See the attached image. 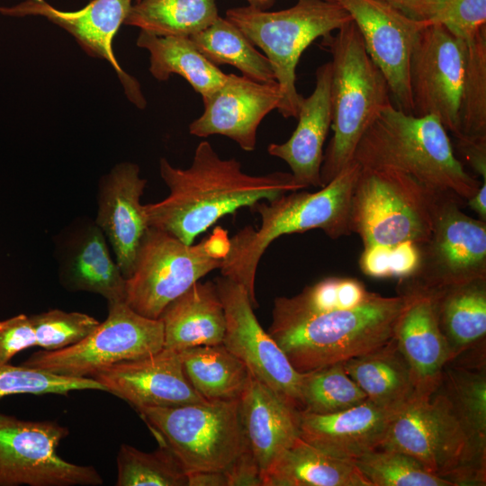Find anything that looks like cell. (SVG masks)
<instances>
[{"instance_id":"6da1fadb","label":"cell","mask_w":486,"mask_h":486,"mask_svg":"<svg viewBox=\"0 0 486 486\" xmlns=\"http://www.w3.org/2000/svg\"><path fill=\"white\" fill-rule=\"evenodd\" d=\"M159 173L169 194L144 205L148 226L185 244H193L220 218L240 208L301 190L291 173H244L239 161L220 158L208 141L198 144L189 167H175L162 158Z\"/></svg>"},{"instance_id":"c3c4849f","label":"cell","mask_w":486,"mask_h":486,"mask_svg":"<svg viewBox=\"0 0 486 486\" xmlns=\"http://www.w3.org/2000/svg\"><path fill=\"white\" fill-rule=\"evenodd\" d=\"M466 206L475 212L480 220L486 221V181L482 182L475 194L468 199Z\"/></svg>"},{"instance_id":"5bb4252c","label":"cell","mask_w":486,"mask_h":486,"mask_svg":"<svg viewBox=\"0 0 486 486\" xmlns=\"http://www.w3.org/2000/svg\"><path fill=\"white\" fill-rule=\"evenodd\" d=\"M214 283L226 319L223 345L246 364L252 376L286 404L302 411V374L293 368L283 349L261 327L247 290L222 275Z\"/></svg>"},{"instance_id":"9c48e42d","label":"cell","mask_w":486,"mask_h":486,"mask_svg":"<svg viewBox=\"0 0 486 486\" xmlns=\"http://www.w3.org/2000/svg\"><path fill=\"white\" fill-rule=\"evenodd\" d=\"M439 197L405 174L361 166L351 199V232L364 248L420 246L431 234Z\"/></svg>"},{"instance_id":"8992f818","label":"cell","mask_w":486,"mask_h":486,"mask_svg":"<svg viewBox=\"0 0 486 486\" xmlns=\"http://www.w3.org/2000/svg\"><path fill=\"white\" fill-rule=\"evenodd\" d=\"M225 18L265 52L281 91L276 110L286 119L297 118L303 97L296 88V67L303 51L352 21L341 4L329 0H298L290 8L272 12L235 7L226 11Z\"/></svg>"},{"instance_id":"4fadbf2b","label":"cell","mask_w":486,"mask_h":486,"mask_svg":"<svg viewBox=\"0 0 486 486\" xmlns=\"http://www.w3.org/2000/svg\"><path fill=\"white\" fill-rule=\"evenodd\" d=\"M462 208L451 198L437 199L431 234L419 246V265L400 284L435 290L486 277V221Z\"/></svg>"},{"instance_id":"cb8c5ba5","label":"cell","mask_w":486,"mask_h":486,"mask_svg":"<svg viewBox=\"0 0 486 486\" xmlns=\"http://www.w3.org/2000/svg\"><path fill=\"white\" fill-rule=\"evenodd\" d=\"M239 416L263 475L299 436V411L250 374L239 398Z\"/></svg>"},{"instance_id":"ffe728a7","label":"cell","mask_w":486,"mask_h":486,"mask_svg":"<svg viewBox=\"0 0 486 486\" xmlns=\"http://www.w3.org/2000/svg\"><path fill=\"white\" fill-rule=\"evenodd\" d=\"M398 293L405 301L393 338L410 367L415 392L433 393L440 387L452 356L437 322L432 295L427 289L400 283Z\"/></svg>"},{"instance_id":"4dcf8cb0","label":"cell","mask_w":486,"mask_h":486,"mask_svg":"<svg viewBox=\"0 0 486 486\" xmlns=\"http://www.w3.org/2000/svg\"><path fill=\"white\" fill-rule=\"evenodd\" d=\"M179 356L185 377L204 400H239L250 373L223 343L190 347Z\"/></svg>"},{"instance_id":"5b68a950","label":"cell","mask_w":486,"mask_h":486,"mask_svg":"<svg viewBox=\"0 0 486 486\" xmlns=\"http://www.w3.org/2000/svg\"><path fill=\"white\" fill-rule=\"evenodd\" d=\"M331 53L330 101L333 136L323 154L322 185L334 179L354 158L363 133L390 100V87L368 55L353 21L322 39Z\"/></svg>"},{"instance_id":"ac0fdd59","label":"cell","mask_w":486,"mask_h":486,"mask_svg":"<svg viewBox=\"0 0 486 486\" xmlns=\"http://www.w3.org/2000/svg\"><path fill=\"white\" fill-rule=\"evenodd\" d=\"M280 101L276 81L260 83L243 75L227 74L224 83L203 101V112L190 123L189 132L201 138L223 135L243 150L252 151L261 122L277 109Z\"/></svg>"},{"instance_id":"bcb514c9","label":"cell","mask_w":486,"mask_h":486,"mask_svg":"<svg viewBox=\"0 0 486 486\" xmlns=\"http://www.w3.org/2000/svg\"><path fill=\"white\" fill-rule=\"evenodd\" d=\"M459 154L471 168L486 181V136L456 138Z\"/></svg>"},{"instance_id":"7c38bea8","label":"cell","mask_w":486,"mask_h":486,"mask_svg":"<svg viewBox=\"0 0 486 486\" xmlns=\"http://www.w3.org/2000/svg\"><path fill=\"white\" fill-rule=\"evenodd\" d=\"M68 428L55 421H32L0 413V486H99L97 470L61 458Z\"/></svg>"},{"instance_id":"f1b7e54d","label":"cell","mask_w":486,"mask_h":486,"mask_svg":"<svg viewBox=\"0 0 486 486\" xmlns=\"http://www.w3.org/2000/svg\"><path fill=\"white\" fill-rule=\"evenodd\" d=\"M137 45L149 52V72L159 81L173 74L184 78L202 101L226 80L227 74L209 61L188 37L157 36L140 31Z\"/></svg>"},{"instance_id":"2e32d148","label":"cell","mask_w":486,"mask_h":486,"mask_svg":"<svg viewBox=\"0 0 486 486\" xmlns=\"http://www.w3.org/2000/svg\"><path fill=\"white\" fill-rule=\"evenodd\" d=\"M358 28L365 50L383 73L399 108L412 113L410 60L419 31L428 24L383 0H335Z\"/></svg>"},{"instance_id":"484cf974","label":"cell","mask_w":486,"mask_h":486,"mask_svg":"<svg viewBox=\"0 0 486 486\" xmlns=\"http://www.w3.org/2000/svg\"><path fill=\"white\" fill-rule=\"evenodd\" d=\"M59 277L68 290L100 294L108 304L125 302L126 279L95 222L83 228L71 241L60 263Z\"/></svg>"},{"instance_id":"1f68e13d","label":"cell","mask_w":486,"mask_h":486,"mask_svg":"<svg viewBox=\"0 0 486 486\" xmlns=\"http://www.w3.org/2000/svg\"><path fill=\"white\" fill-rule=\"evenodd\" d=\"M219 17L215 0H140L123 24L166 37H190Z\"/></svg>"},{"instance_id":"44dd1931","label":"cell","mask_w":486,"mask_h":486,"mask_svg":"<svg viewBox=\"0 0 486 486\" xmlns=\"http://www.w3.org/2000/svg\"><path fill=\"white\" fill-rule=\"evenodd\" d=\"M146 184L138 165L122 162L99 184L95 223L111 244L125 279L132 273L139 247L149 227L140 203Z\"/></svg>"},{"instance_id":"b9f144b4","label":"cell","mask_w":486,"mask_h":486,"mask_svg":"<svg viewBox=\"0 0 486 486\" xmlns=\"http://www.w3.org/2000/svg\"><path fill=\"white\" fill-rule=\"evenodd\" d=\"M37 346L43 350H58L78 343L98 325L94 317L82 312H67L58 309L30 316Z\"/></svg>"},{"instance_id":"7bdbcfd3","label":"cell","mask_w":486,"mask_h":486,"mask_svg":"<svg viewBox=\"0 0 486 486\" xmlns=\"http://www.w3.org/2000/svg\"><path fill=\"white\" fill-rule=\"evenodd\" d=\"M420 261L419 245L406 242L393 247L364 248L359 266L362 272L375 278L411 276Z\"/></svg>"},{"instance_id":"ba28073f","label":"cell","mask_w":486,"mask_h":486,"mask_svg":"<svg viewBox=\"0 0 486 486\" xmlns=\"http://www.w3.org/2000/svg\"><path fill=\"white\" fill-rule=\"evenodd\" d=\"M230 248L227 230L216 227L198 244L148 227L126 279L125 302L137 313L157 320L165 308L199 279L220 269Z\"/></svg>"},{"instance_id":"8d00e7d4","label":"cell","mask_w":486,"mask_h":486,"mask_svg":"<svg viewBox=\"0 0 486 486\" xmlns=\"http://www.w3.org/2000/svg\"><path fill=\"white\" fill-rule=\"evenodd\" d=\"M459 116L458 138L486 136V29L464 40Z\"/></svg>"},{"instance_id":"8fae6325","label":"cell","mask_w":486,"mask_h":486,"mask_svg":"<svg viewBox=\"0 0 486 486\" xmlns=\"http://www.w3.org/2000/svg\"><path fill=\"white\" fill-rule=\"evenodd\" d=\"M164 347L159 319L146 318L125 302L108 304V316L84 339L68 347L32 354L22 364L67 377H90L112 364L145 357Z\"/></svg>"},{"instance_id":"ab89813d","label":"cell","mask_w":486,"mask_h":486,"mask_svg":"<svg viewBox=\"0 0 486 486\" xmlns=\"http://www.w3.org/2000/svg\"><path fill=\"white\" fill-rule=\"evenodd\" d=\"M84 390L104 391L90 377H67L9 363L0 365V399L14 394H60Z\"/></svg>"},{"instance_id":"83f0119b","label":"cell","mask_w":486,"mask_h":486,"mask_svg":"<svg viewBox=\"0 0 486 486\" xmlns=\"http://www.w3.org/2000/svg\"><path fill=\"white\" fill-rule=\"evenodd\" d=\"M428 291L452 362L485 342L486 277Z\"/></svg>"},{"instance_id":"f6af8a7d","label":"cell","mask_w":486,"mask_h":486,"mask_svg":"<svg viewBox=\"0 0 486 486\" xmlns=\"http://www.w3.org/2000/svg\"><path fill=\"white\" fill-rule=\"evenodd\" d=\"M223 472L228 486H263L260 467L248 446Z\"/></svg>"},{"instance_id":"60d3db41","label":"cell","mask_w":486,"mask_h":486,"mask_svg":"<svg viewBox=\"0 0 486 486\" xmlns=\"http://www.w3.org/2000/svg\"><path fill=\"white\" fill-rule=\"evenodd\" d=\"M416 20L441 24L469 40L486 29V0H420Z\"/></svg>"},{"instance_id":"d590c367","label":"cell","mask_w":486,"mask_h":486,"mask_svg":"<svg viewBox=\"0 0 486 486\" xmlns=\"http://www.w3.org/2000/svg\"><path fill=\"white\" fill-rule=\"evenodd\" d=\"M301 393L302 410L315 414L339 412L367 400L342 362L302 373Z\"/></svg>"},{"instance_id":"30bf717a","label":"cell","mask_w":486,"mask_h":486,"mask_svg":"<svg viewBox=\"0 0 486 486\" xmlns=\"http://www.w3.org/2000/svg\"><path fill=\"white\" fill-rule=\"evenodd\" d=\"M135 410L186 472L225 471L248 446L240 421L239 400L140 407Z\"/></svg>"},{"instance_id":"e575fe53","label":"cell","mask_w":486,"mask_h":486,"mask_svg":"<svg viewBox=\"0 0 486 486\" xmlns=\"http://www.w3.org/2000/svg\"><path fill=\"white\" fill-rule=\"evenodd\" d=\"M117 486H187V472L165 445L150 453L122 444L116 457Z\"/></svg>"},{"instance_id":"603a6c76","label":"cell","mask_w":486,"mask_h":486,"mask_svg":"<svg viewBox=\"0 0 486 486\" xmlns=\"http://www.w3.org/2000/svg\"><path fill=\"white\" fill-rule=\"evenodd\" d=\"M315 87L308 97H302L298 124L290 139L284 143H271L268 153L289 166L294 182L301 187H323L320 169L323 146L331 127L330 101L331 62L316 70Z\"/></svg>"},{"instance_id":"f35d334b","label":"cell","mask_w":486,"mask_h":486,"mask_svg":"<svg viewBox=\"0 0 486 486\" xmlns=\"http://www.w3.org/2000/svg\"><path fill=\"white\" fill-rule=\"evenodd\" d=\"M353 462L372 486H455L396 450L377 448Z\"/></svg>"},{"instance_id":"3957f363","label":"cell","mask_w":486,"mask_h":486,"mask_svg":"<svg viewBox=\"0 0 486 486\" xmlns=\"http://www.w3.org/2000/svg\"><path fill=\"white\" fill-rule=\"evenodd\" d=\"M361 166L351 160L328 184L314 193L292 191L251 207L261 218L259 229L245 227L230 238L220 267L222 276L242 285L257 307L255 281L259 261L277 238L320 229L331 238L351 234L350 209Z\"/></svg>"},{"instance_id":"d4e9b609","label":"cell","mask_w":486,"mask_h":486,"mask_svg":"<svg viewBox=\"0 0 486 486\" xmlns=\"http://www.w3.org/2000/svg\"><path fill=\"white\" fill-rule=\"evenodd\" d=\"M158 319L163 324L165 348L179 353L223 342L226 319L214 282L194 283L171 302Z\"/></svg>"},{"instance_id":"681fc988","label":"cell","mask_w":486,"mask_h":486,"mask_svg":"<svg viewBox=\"0 0 486 486\" xmlns=\"http://www.w3.org/2000/svg\"><path fill=\"white\" fill-rule=\"evenodd\" d=\"M393 5L408 16L416 19L417 10L420 0H383Z\"/></svg>"},{"instance_id":"d6986e66","label":"cell","mask_w":486,"mask_h":486,"mask_svg":"<svg viewBox=\"0 0 486 486\" xmlns=\"http://www.w3.org/2000/svg\"><path fill=\"white\" fill-rule=\"evenodd\" d=\"M90 378L134 409L206 401L185 377L179 353L165 347L150 356L103 368Z\"/></svg>"},{"instance_id":"277c9868","label":"cell","mask_w":486,"mask_h":486,"mask_svg":"<svg viewBox=\"0 0 486 486\" xmlns=\"http://www.w3.org/2000/svg\"><path fill=\"white\" fill-rule=\"evenodd\" d=\"M404 295L371 292L356 306L320 313L272 311L268 333L302 374L369 353L394 336Z\"/></svg>"},{"instance_id":"f546056e","label":"cell","mask_w":486,"mask_h":486,"mask_svg":"<svg viewBox=\"0 0 486 486\" xmlns=\"http://www.w3.org/2000/svg\"><path fill=\"white\" fill-rule=\"evenodd\" d=\"M346 374L367 399L382 405H401L414 394L410 367L392 338L383 346L342 362Z\"/></svg>"},{"instance_id":"e0dca14e","label":"cell","mask_w":486,"mask_h":486,"mask_svg":"<svg viewBox=\"0 0 486 486\" xmlns=\"http://www.w3.org/2000/svg\"><path fill=\"white\" fill-rule=\"evenodd\" d=\"M132 0H93L83 9L58 10L45 0H26L12 7H0V13L14 17L40 15L72 34L90 56L107 60L115 70L127 98L138 108L147 102L138 80L126 73L115 58L112 41L123 24Z\"/></svg>"},{"instance_id":"d6a6232c","label":"cell","mask_w":486,"mask_h":486,"mask_svg":"<svg viewBox=\"0 0 486 486\" xmlns=\"http://www.w3.org/2000/svg\"><path fill=\"white\" fill-rule=\"evenodd\" d=\"M212 64L231 65L241 74L260 83L274 82L271 64L248 37L230 21L218 17L209 27L189 37Z\"/></svg>"},{"instance_id":"52a82bcc","label":"cell","mask_w":486,"mask_h":486,"mask_svg":"<svg viewBox=\"0 0 486 486\" xmlns=\"http://www.w3.org/2000/svg\"><path fill=\"white\" fill-rule=\"evenodd\" d=\"M438 389L414 392L392 421L379 448L406 454L455 486L484 485L485 467L476 461L451 400Z\"/></svg>"},{"instance_id":"74e56055","label":"cell","mask_w":486,"mask_h":486,"mask_svg":"<svg viewBox=\"0 0 486 486\" xmlns=\"http://www.w3.org/2000/svg\"><path fill=\"white\" fill-rule=\"evenodd\" d=\"M370 292L356 278L328 277L292 297H277L272 311L307 314L350 308L364 302Z\"/></svg>"},{"instance_id":"7a4b0ae2","label":"cell","mask_w":486,"mask_h":486,"mask_svg":"<svg viewBox=\"0 0 486 486\" xmlns=\"http://www.w3.org/2000/svg\"><path fill=\"white\" fill-rule=\"evenodd\" d=\"M362 167L405 174L437 196L462 207L482 182L455 156L447 130L435 115L417 116L392 103L374 117L354 153Z\"/></svg>"},{"instance_id":"836d02e7","label":"cell","mask_w":486,"mask_h":486,"mask_svg":"<svg viewBox=\"0 0 486 486\" xmlns=\"http://www.w3.org/2000/svg\"><path fill=\"white\" fill-rule=\"evenodd\" d=\"M445 393L463 426L476 461L485 467L486 460V375L485 369L463 367L445 369Z\"/></svg>"},{"instance_id":"ee69618b","label":"cell","mask_w":486,"mask_h":486,"mask_svg":"<svg viewBox=\"0 0 486 486\" xmlns=\"http://www.w3.org/2000/svg\"><path fill=\"white\" fill-rule=\"evenodd\" d=\"M32 346H37V341L30 316L19 314L0 321V365Z\"/></svg>"},{"instance_id":"7dc6e473","label":"cell","mask_w":486,"mask_h":486,"mask_svg":"<svg viewBox=\"0 0 486 486\" xmlns=\"http://www.w3.org/2000/svg\"><path fill=\"white\" fill-rule=\"evenodd\" d=\"M187 486H228L223 471H197L187 472Z\"/></svg>"},{"instance_id":"816d5d0a","label":"cell","mask_w":486,"mask_h":486,"mask_svg":"<svg viewBox=\"0 0 486 486\" xmlns=\"http://www.w3.org/2000/svg\"><path fill=\"white\" fill-rule=\"evenodd\" d=\"M138 1H140V0H135V2H138Z\"/></svg>"},{"instance_id":"4316f807","label":"cell","mask_w":486,"mask_h":486,"mask_svg":"<svg viewBox=\"0 0 486 486\" xmlns=\"http://www.w3.org/2000/svg\"><path fill=\"white\" fill-rule=\"evenodd\" d=\"M262 479L263 486H372L353 461L328 454L299 436Z\"/></svg>"},{"instance_id":"9a60e30c","label":"cell","mask_w":486,"mask_h":486,"mask_svg":"<svg viewBox=\"0 0 486 486\" xmlns=\"http://www.w3.org/2000/svg\"><path fill=\"white\" fill-rule=\"evenodd\" d=\"M464 40L441 24L418 32L410 60L412 113L435 115L454 138L460 136V99Z\"/></svg>"},{"instance_id":"f907efd6","label":"cell","mask_w":486,"mask_h":486,"mask_svg":"<svg viewBox=\"0 0 486 486\" xmlns=\"http://www.w3.org/2000/svg\"><path fill=\"white\" fill-rule=\"evenodd\" d=\"M247 1L248 2L249 5L262 9V10H266L274 3V0H247ZM329 1H335V0H329Z\"/></svg>"},{"instance_id":"7402d4cb","label":"cell","mask_w":486,"mask_h":486,"mask_svg":"<svg viewBox=\"0 0 486 486\" xmlns=\"http://www.w3.org/2000/svg\"><path fill=\"white\" fill-rule=\"evenodd\" d=\"M404 404L382 405L367 399L336 413L299 411L298 435L328 454L354 461L381 446Z\"/></svg>"}]
</instances>
